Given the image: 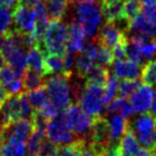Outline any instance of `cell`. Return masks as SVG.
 <instances>
[{
    "mask_svg": "<svg viewBox=\"0 0 156 156\" xmlns=\"http://www.w3.org/2000/svg\"><path fill=\"white\" fill-rule=\"evenodd\" d=\"M70 78L71 76L61 72L58 76L50 78L45 83L50 102L60 112H63L71 104V93L68 84Z\"/></svg>",
    "mask_w": 156,
    "mask_h": 156,
    "instance_id": "6da1fadb",
    "label": "cell"
},
{
    "mask_svg": "<svg viewBox=\"0 0 156 156\" xmlns=\"http://www.w3.org/2000/svg\"><path fill=\"white\" fill-rule=\"evenodd\" d=\"M68 28L60 19H52L46 32L44 44L47 54L63 56L67 52Z\"/></svg>",
    "mask_w": 156,
    "mask_h": 156,
    "instance_id": "7a4b0ae2",
    "label": "cell"
},
{
    "mask_svg": "<svg viewBox=\"0 0 156 156\" xmlns=\"http://www.w3.org/2000/svg\"><path fill=\"white\" fill-rule=\"evenodd\" d=\"M138 142L144 148L156 151V117L153 113H142L133 124H131Z\"/></svg>",
    "mask_w": 156,
    "mask_h": 156,
    "instance_id": "3957f363",
    "label": "cell"
},
{
    "mask_svg": "<svg viewBox=\"0 0 156 156\" xmlns=\"http://www.w3.org/2000/svg\"><path fill=\"white\" fill-rule=\"evenodd\" d=\"M78 21H80L85 29V34L88 38H93L98 33V27L102 21V10L99 4L79 3L76 8Z\"/></svg>",
    "mask_w": 156,
    "mask_h": 156,
    "instance_id": "277c9868",
    "label": "cell"
},
{
    "mask_svg": "<svg viewBox=\"0 0 156 156\" xmlns=\"http://www.w3.org/2000/svg\"><path fill=\"white\" fill-rule=\"evenodd\" d=\"M66 124L78 137L86 135L90 131L94 117L87 114L79 104H70L63 111Z\"/></svg>",
    "mask_w": 156,
    "mask_h": 156,
    "instance_id": "5b68a950",
    "label": "cell"
},
{
    "mask_svg": "<svg viewBox=\"0 0 156 156\" xmlns=\"http://www.w3.org/2000/svg\"><path fill=\"white\" fill-rule=\"evenodd\" d=\"M103 96H104V87L85 83L84 90L79 97V105L93 117L100 116L104 106Z\"/></svg>",
    "mask_w": 156,
    "mask_h": 156,
    "instance_id": "8992f818",
    "label": "cell"
},
{
    "mask_svg": "<svg viewBox=\"0 0 156 156\" xmlns=\"http://www.w3.org/2000/svg\"><path fill=\"white\" fill-rule=\"evenodd\" d=\"M46 135L58 146L70 144L79 138L66 124L63 112H60L55 117L49 120L46 129Z\"/></svg>",
    "mask_w": 156,
    "mask_h": 156,
    "instance_id": "52a82bcc",
    "label": "cell"
},
{
    "mask_svg": "<svg viewBox=\"0 0 156 156\" xmlns=\"http://www.w3.org/2000/svg\"><path fill=\"white\" fill-rule=\"evenodd\" d=\"M98 54V47L94 44L88 43L83 46L80 54L76 60V73L80 78H86L88 72L94 67V63Z\"/></svg>",
    "mask_w": 156,
    "mask_h": 156,
    "instance_id": "ba28073f",
    "label": "cell"
},
{
    "mask_svg": "<svg viewBox=\"0 0 156 156\" xmlns=\"http://www.w3.org/2000/svg\"><path fill=\"white\" fill-rule=\"evenodd\" d=\"M13 17H14L16 29L23 33L33 34L35 23H36V16L32 8L18 4L13 10Z\"/></svg>",
    "mask_w": 156,
    "mask_h": 156,
    "instance_id": "9c48e42d",
    "label": "cell"
},
{
    "mask_svg": "<svg viewBox=\"0 0 156 156\" xmlns=\"http://www.w3.org/2000/svg\"><path fill=\"white\" fill-rule=\"evenodd\" d=\"M89 139L103 149H106L109 146H112L108 120L106 118L101 115L94 117Z\"/></svg>",
    "mask_w": 156,
    "mask_h": 156,
    "instance_id": "30bf717a",
    "label": "cell"
},
{
    "mask_svg": "<svg viewBox=\"0 0 156 156\" xmlns=\"http://www.w3.org/2000/svg\"><path fill=\"white\" fill-rule=\"evenodd\" d=\"M33 129H34V126H33L32 120L21 118L17 121L4 125L2 135H3V139L4 138H15V139L26 142L28 138L31 136Z\"/></svg>",
    "mask_w": 156,
    "mask_h": 156,
    "instance_id": "8fae6325",
    "label": "cell"
},
{
    "mask_svg": "<svg viewBox=\"0 0 156 156\" xmlns=\"http://www.w3.org/2000/svg\"><path fill=\"white\" fill-rule=\"evenodd\" d=\"M153 101V90L150 85L142 84L138 86L135 93L131 96V103L136 113H146L151 108Z\"/></svg>",
    "mask_w": 156,
    "mask_h": 156,
    "instance_id": "7c38bea8",
    "label": "cell"
},
{
    "mask_svg": "<svg viewBox=\"0 0 156 156\" xmlns=\"http://www.w3.org/2000/svg\"><path fill=\"white\" fill-rule=\"evenodd\" d=\"M127 31L131 32L132 35H141L156 41V27L140 13L129 23Z\"/></svg>",
    "mask_w": 156,
    "mask_h": 156,
    "instance_id": "4fadbf2b",
    "label": "cell"
},
{
    "mask_svg": "<svg viewBox=\"0 0 156 156\" xmlns=\"http://www.w3.org/2000/svg\"><path fill=\"white\" fill-rule=\"evenodd\" d=\"M114 67L113 71L114 74L117 76L118 79L121 80H135L138 79L140 74L139 69V64L132 60H115L114 61Z\"/></svg>",
    "mask_w": 156,
    "mask_h": 156,
    "instance_id": "5bb4252c",
    "label": "cell"
},
{
    "mask_svg": "<svg viewBox=\"0 0 156 156\" xmlns=\"http://www.w3.org/2000/svg\"><path fill=\"white\" fill-rule=\"evenodd\" d=\"M85 29L83 25L78 20L71 21L68 28V43L67 50L72 51L73 53L80 52L84 46L85 41Z\"/></svg>",
    "mask_w": 156,
    "mask_h": 156,
    "instance_id": "9a60e30c",
    "label": "cell"
},
{
    "mask_svg": "<svg viewBox=\"0 0 156 156\" xmlns=\"http://www.w3.org/2000/svg\"><path fill=\"white\" fill-rule=\"evenodd\" d=\"M1 114L5 124L12 123L17 120L21 119V104H20V96L18 94H13L5 101L1 107Z\"/></svg>",
    "mask_w": 156,
    "mask_h": 156,
    "instance_id": "2e32d148",
    "label": "cell"
},
{
    "mask_svg": "<svg viewBox=\"0 0 156 156\" xmlns=\"http://www.w3.org/2000/svg\"><path fill=\"white\" fill-rule=\"evenodd\" d=\"M125 35L122 30H120L114 23H106L102 26L98 36V43L102 46H105L107 48H113L122 36Z\"/></svg>",
    "mask_w": 156,
    "mask_h": 156,
    "instance_id": "e0dca14e",
    "label": "cell"
},
{
    "mask_svg": "<svg viewBox=\"0 0 156 156\" xmlns=\"http://www.w3.org/2000/svg\"><path fill=\"white\" fill-rule=\"evenodd\" d=\"M0 156H27L26 142L15 138H4L0 147Z\"/></svg>",
    "mask_w": 156,
    "mask_h": 156,
    "instance_id": "ac0fdd59",
    "label": "cell"
},
{
    "mask_svg": "<svg viewBox=\"0 0 156 156\" xmlns=\"http://www.w3.org/2000/svg\"><path fill=\"white\" fill-rule=\"evenodd\" d=\"M119 147L123 152L129 153V154L134 156H137L140 148H141L139 146V142H138L137 138H136L134 129L132 127V125L129 124V122L127 124L126 129H125L124 134L122 135L121 139L119 141Z\"/></svg>",
    "mask_w": 156,
    "mask_h": 156,
    "instance_id": "d6986e66",
    "label": "cell"
},
{
    "mask_svg": "<svg viewBox=\"0 0 156 156\" xmlns=\"http://www.w3.org/2000/svg\"><path fill=\"white\" fill-rule=\"evenodd\" d=\"M101 10L106 23H114L116 26L122 23H129L122 16V1L109 4H101Z\"/></svg>",
    "mask_w": 156,
    "mask_h": 156,
    "instance_id": "ffe728a7",
    "label": "cell"
},
{
    "mask_svg": "<svg viewBox=\"0 0 156 156\" xmlns=\"http://www.w3.org/2000/svg\"><path fill=\"white\" fill-rule=\"evenodd\" d=\"M129 121L126 118L121 115L112 116L108 119L109 134H111V142L112 144H119L122 135L124 134Z\"/></svg>",
    "mask_w": 156,
    "mask_h": 156,
    "instance_id": "44dd1931",
    "label": "cell"
},
{
    "mask_svg": "<svg viewBox=\"0 0 156 156\" xmlns=\"http://www.w3.org/2000/svg\"><path fill=\"white\" fill-rule=\"evenodd\" d=\"M6 63L9 66H11L13 70H14L15 74L18 78H23L25 74L26 70L28 69L27 65V55L25 54L23 49H17L15 50L13 53H11L8 58H5Z\"/></svg>",
    "mask_w": 156,
    "mask_h": 156,
    "instance_id": "7402d4cb",
    "label": "cell"
},
{
    "mask_svg": "<svg viewBox=\"0 0 156 156\" xmlns=\"http://www.w3.org/2000/svg\"><path fill=\"white\" fill-rule=\"evenodd\" d=\"M27 65L28 68L39 72L43 76L45 74V54L41 52L37 46L28 50L27 54Z\"/></svg>",
    "mask_w": 156,
    "mask_h": 156,
    "instance_id": "603a6c76",
    "label": "cell"
},
{
    "mask_svg": "<svg viewBox=\"0 0 156 156\" xmlns=\"http://www.w3.org/2000/svg\"><path fill=\"white\" fill-rule=\"evenodd\" d=\"M109 78V72L105 67L101 65L94 66L86 76V84H94L101 87H105Z\"/></svg>",
    "mask_w": 156,
    "mask_h": 156,
    "instance_id": "cb8c5ba5",
    "label": "cell"
},
{
    "mask_svg": "<svg viewBox=\"0 0 156 156\" xmlns=\"http://www.w3.org/2000/svg\"><path fill=\"white\" fill-rule=\"evenodd\" d=\"M45 76H43L39 72L35 71L33 69L28 68L26 70L25 74L21 79H23V87L25 90L30 91L33 89H36L41 86L45 85V80H44Z\"/></svg>",
    "mask_w": 156,
    "mask_h": 156,
    "instance_id": "d4e9b609",
    "label": "cell"
},
{
    "mask_svg": "<svg viewBox=\"0 0 156 156\" xmlns=\"http://www.w3.org/2000/svg\"><path fill=\"white\" fill-rule=\"evenodd\" d=\"M47 137L46 135V131L44 129H34L29 138L27 140V144H26V148H27V153L29 156H37L39 152V149H41V142L44 141V139Z\"/></svg>",
    "mask_w": 156,
    "mask_h": 156,
    "instance_id": "484cf974",
    "label": "cell"
},
{
    "mask_svg": "<svg viewBox=\"0 0 156 156\" xmlns=\"http://www.w3.org/2000/svg\"><path fill=\"white\" fill-rule=\"evenodd\" d=\"M86 141V137H79L72 142L58 146L55 156H81V151Z\"/></svg>",
    "mask_w": 156,
    "mask_h": 156,
    "instance_id": "4316f807",
    "label": "cell"
},
{
    "mask_svg": "<svg viewBox=\"0 0 156 156\" xmlns=\"http://www.w3.org/2000/svg\"><path fill=\"white\" fill-rule=\"evenodd\" d=\"M64 70V58L55 54L45 55V74L61 73Z\"/></svg>",
    "mask_w": 156,
    "mask_h": 156,
    "instance_id": "83f0119b",
    "label": "cell"
},
{
    "mask_svg": "<svg viewBox=\"0 0 156 156\" xmlns=\"http://www.w3.org/2000/svg\"><path fill=\"white\" fill-rule=\"evenodd\" d=\"M27 94V98L29 100L30 104L33 106V108L38 109L39 107L43 104H45L49 98H48V94H47V89H46V86H41L36 89H33V90L27 91L26 93Z\"/></svg>",
    "mask_w": 156,
    "mask_h": 156,
    "instance_id": "f1b7e54d",
    "label": "cell"
},
{
    "mask_svg": "<svg viewBox=\"0 0 156 156\" xmlns=\"http://www.w3.org/2000/svg\"><path fill=\"white\" fill-rule=\"evenodd\" d=\"M68 0H50L48 1V14L50 19H61L66 13Z\"/></svg>",
    "mask_w": 156,
    "mask_h": 156,
    "instance_id": "f546056e",
    "label": "cell"
},
{
    "mask_svg": "<svg viewBox=\"0 0 156 156\" xmlns=\"http://www.w3.org/2000/svg\"><path fill=\"white\" fill-rule=\"evenodd\" d=\"M140 12H141V3L139 0H123L122 1V16L126 21L129 23Z\"/></svg>",
    "mask_w": 156,
    "mask_h": 156,
    "instance_id": "4dcf8cb0",
    "label": "cell"
},
{
    "mask_svg": "<svg viewBox=\"0 0 156 156\" xmlns=\"http://www.w3.org/2000/svg\"><path fill=\"white\" fill-rule=\"evenodd\" d=\"M141 80L144 84L156 87V61H150L141 70Z\"/></svg>",
    "mask_w": 156,
    "mask_h": 156,
    "instance_id": "1f68e13d",
    "label": "cell"
},
{
    "mask_svg": "<svg viewBox=\"0 0 156 156\" xmlns=\"http://www.w3.org/2000/svg\"><path fill=\"white\" fill-rule=\"evenodd\" d=\"M138 86H139V81L137 79H135V80H127V79L122 80L118 85V94L121 98L127 99L135 93Z\"/></svg>",
    "mask_w": 156,
    "mask_h": 156,
    "instance_id": "d6a6232c",
    "label": "cell"
},
{
    "mask_svg": "<svg viewBox=\"0 0 156 156\" xmlns=\"http://www.w3.org/2000/svg\"><path fill=\"white\" fill-rule=\"evenodd\" d=\"M118 78L113 74V76H109L107 83L104 87V96H103V102L104 105L107 104L112 99H114V97L116 96V94L118 93Z\"/></svg>",
    "mask_w": 156,
    "mask_h": 156,
    "instance_id": "836d02e7",
    "label": "cell"
},
{
    "mask_svg": "<svg viewBox=\"0 0 156 156\" xmlns=\"http://www.w3.org/2000/svg\"><path fill=\"white\" fill-rule=\"evenodd\" d=\"M49 23H50V18L36 19L33 35H34L35 39H36L37 45L44 44V39H45V35L48 30V27H49Z\"/></svg>",
    "mask_w": 156,
    "mask_h": 156,
    "instance_id": "e575fe53",
    "label": "cell"
},
{
    "mask_svg": "<svg viewBox=\"0 0 156 156\" xmlns=\"http://www.w3.org/2000/svg\"><path fill=\"white\" fill-rule=\"evenodd\" d=\"M96 61L98 62V65H101L103 67H107V66L113 65L115 58H114L113 52L109 50V48L100 45V48L98 49V54H97Z\"/></svg>",
    "mask_w": 156,
    "mask_h": 156,
    "instance_id": "d590c367",
    "label": "cell"
},
{
    "mask_svg": "<svg viewBox=\"0 0 156 156\" xmlns=\"http://www.w3.org/2000/svg\"><path fill=\"white\" fill-rule=\"evenodd\" d=\"M87 138L82 148V151H81V156H102L105 149L101 148L100 146L93 142L90 139L87 141Z\"/></svg>",
    "mask_w": 156,
    "mask_h": 156,
    "instance_id": "8d00e7d4",
    "label": "cell"
},
{
    "mask_svg": "<svg viewBox=\"0 0 156 156\" xmlns=\"http://www.w3.org/2000/svg\"><path fill=\"white\" fill-rule=\"evenodd\" d=\"M58 146L56 144H54L53 141L49 139L48 137H46L44 139V141L41 142V149L37 156H55L56 152H58Z\"/></svg>",
    "mask_w": 156,
    "mask_h": 156,
    "instance_id": "74e56055",
    "label": "cell"
},
{
    "mask_svg": "<svg viewBox=\"0 0 156 156\" xmlns=\"http://www.w3.org/2000/svg\"><path fill=\"white\" fill-rule=\"evenodd\" d=\"M12 23V13L9 9L0 8V33H6Z\"/></svg>",
    "mask_w": 156,
    "mask_h": 156,
    "instance_id": "f35d334b",
    "label": "cell"
},
{
    "mask_svg": "<svg viewBox=\"0 0 156 156\" xmlns=\"http://www.w3.org/2000/svg\"><path fill=\"white\" fill-rule=\"evenodd\" d=\"M127 44H129V41H127L126 36L123 35L122 38L113 47V55L115 58V60H121L126 56V49H127Z\"/></svg>",
    "mask_w": 156,
    "mask_h": 156,
    "instance_id": "ab89813d",
    "label": "cell"
},
{
    "mask_svg": "<svg viewBox=\"0 0 156 156\" xmlns=\"http://www.w3.org/2000/svg\"><path fill=\"white\" fill-rule=\"evenodd\" d=\"M126 56H129V60L134 61L137 64H141L144 62V56H142L141 52H140L139 48L137 47L135 43L133 41H129L127 44V49H126Z\"/></svg>",
    "mask_w": 156,
    "mask_h": 156,
    "instance_id": "60d3db41",
    "label": "cell"
},
{
    "mask_svg": "<svg viewBox=\"0 0 156 156\" xmlns=\"http://www.w3.org/2000/svg\"><path fill=\"white\" fill-rule=\"evenodd\" d=\"M37 111H38L44 117L47 118L48 120H51L52 118H54L58 113H60V111H58V109L50 102V100H48L45 104L41 105Z\"/></svg>",
    "mask_w": 156,
    "mask_h": 156,
    "instance_id": "b9f144b4",
    "label": "cell"
},
{
    "mask_svg": "<svg viewBox=\"0 0 156 156\" xmlns=\"http://www.w3.org/2000/svg\"><path fill=\"white\" fill-rule=\"evenodd\" d=\"M5 87V89L8 90V93L10 94V96L13 94H18L21 93V90L23 89V81L20 78H15L12 81H10L9 83L3 85Z\"/></svg>",
    "mask_w": 156,
    "mask_h": 156,
    "instance_id": "7bdbcfd3",
    "label": "cell"
},
{
    "mask_svg": "<svg viewBox=\"0 0 156 156\" xmlns=\"http://www.w3.org/2000/svg\"><path fill=\"white\" fill-rule=\"evenodd\" d=\"M74 64H76V62H74L73 52L67 50L66 54L64 55V70L62 73L66 74V76H71L72 68H73Z\"/></svg>",
    "mask_w": 156,
    "mask_h": 156,
    "instance_id": "ee69618b",
    "label": "cell"
},
{
    "mask_svg": "<svg viewBox=\"0 0 156 156\" xmlns=\"http://www.w3.org/2000/svg\"><path fill=\"white\" fill-rule=\"evenodd\" d=\"M124 100H125L124 98H121V97L118 96L117 98H115L114 100L109 101L106 106V115H114V114L120 112Z\"/></svg>",
    "mask_w": 156,
    "mask_h": 156,
    "instance_id": "f6af8a7d",
    "label": "cell"
},
{
    "mask_svg": "<svg viewBox=\"0 0 156 156\" xmlns=\"http://www.w3.org/2000/svg\"><path fill=\"white\" fill-rule=\"evenodd\" d=\"M15 78H18V76L15 74L14 70L11 68V66H3L0 69V83L2 85L6 84Z\"/></svg>",
    "mask_w": 156,
    "mask_h": 156,
    "instance_id": "bcb514c9",
    "label": "cell"
},
{
    "mask_svg": "<svg viewBox=\"0 0 156 156\" xmlns=\"http://www.w3.org/2000/svg\"><path fill=\"white\" fill-rule=\"evenodd\" d=\"M34 13L35 16H36V19H41V18H50L49 14H48V8L47 4L45 3V0H41L38 1L36 4L34 5Z\"/></svg>",
    "mask_w": 156,
    "mask_h": 156,
    "instance_id": "7dc6e473",
    "label": "cell"
},
{
    "mask_svg": "<svg viewBox=\"0 0 156 156\" xmlns=\"http://www.w3.org/2000/svg\"><path fill=\"white\" fill-rule=\"evenodd\" d=\"M141 12L146 16V18L156 27V5L141 6Z\"/></svg>",
    "mask_w": 156,
    "mask_h": 156,
    "instance_id": "c3c4849f",
    "label": "cell"
},
{
    "mask_svg": "<svg viewBox=\"0 0 156 156\" xmlns=\"http://www.w3.org/2000/svg\"><path fill=\"white\" fill-rule=\"evenodd\" d=\"M120 113H121V116H123V117L126 118V119L129 117V116H133V114L135 113V109H134L131 101L125 99L123 104H122V106H121V109H120Z\"/></svg>",
    "mask_w": 156,
    "mask_h": 156,
    "instance_id": "681fc988",
    "label": "cell"
},
{
    "mask_svg": "<svg viewBox=\"0 0 156 156\" xmlns=\"http://www.w3.org/2000/svg\"><path fill=\"white\" fill-rule=\"evenodd\" d=\"M19 4V0H0V8L14 10Z\"/></svg>",
    "mask_w": 156,
    "mask_h": 156,
    "instance_id": "f907efd6",
    "label": "cell"
},
{
    "mask_svg": "<svg viewBox=\"0 0 156 156\" xmlns=\"http://www.w3.org/2000/svg\"><path fill=\"white\" fill-rule=\"evenodd\" d=\"M10 98V94L5 89V87L0 83V109H1L2 105L5 103V101Z\"/></svg>",
    "mask_w": 156,
    "mask_h": 156,
    "instance_id": "816d5d0a",
    "label": "cell"
},
{
    "mask_svg": "<svg viewBox=\"0 0 156 156\" xmlns=\"http://www.w3.org/2000/svg\"><path fill=\"white\" fill-rule=\"evenodd\" d=\"M38 1H41V0H19V4L29 6V8H33Z\"/></svg>",
    "mask_w": 156,
    "mask_h": 156,
    "instance_id": "f5cc1de1",
    "label": "cell"
},
{
    "mask_svg": "<svg viewBox=\"0 0 156 156\" xmlns=\"http://www.w3.org/2000/svg\"><path fill=\"white\" fill-rule=\"evenodd\" d=\"M141 6H153L156 5V0H139Z\"/></svg>",
    "mask_w": 156,
    "mask_h": 156,
    "instance_id": "db71d44e",
    "label": "cell"
},
{
    "mask_svg": "<svg viewBox=\"0 0 156 156\" xmlns=\"http://www.w3.org/2000/svg\"><path fill=\"white\" fill-rule=\"evenodd\" d=\"M96 0H68V3H91V2H94Z\"/></svg>",
    "mask_w": 156,
    "mask_h": 156,
    "instance_id": "11a10c76",
    "label": "cell"
},
{
    "mask_svg": "<svg viewBox=\"0 0 156 156\" xmlns=\"http://www.w3.org/2000/svg\"><path fill=\"white\" fill-rule=\"evenodd\" d=\"M4 125H5V122H4L3 117H2V114H1V111H0V133H2V131H3Z\"/></svg>",
    "mask_w": 156,
    "mask_h": 156,
    "instance_id": "9f6ffc18",
    "label": "cell"
},
{
    "mask_svg": "<svg viewBox=\"0 0 156 156\" xmlns=\"http://www.w3.org/2000/svg\"><path fill=\"white\" fill-rule=\"evenodd\" d=\"M5 63H6V61H5V58H4V55L3 54L0 52V69H1L3 66H5Z\"/></svg>",
    "mask_w": 156,
    "mask_h": 156,
    "instance_id": "6f0895ef",
    "label": "cell"
},
{
    "mask_svg": "<svg viewBox=\"0 0 156 156\" xmlns=\"http://www.w3.org/2000/svg\"><path fill=\"white\" fill-rule=\"evenodd\" d=\"M118 1H122V0H101V4H109Z\"/></svg>",
    "mask_w": 156,
    "mask_h": 156,
    "instance_id": "680465c9",
    "label": "cell"
},
{
    "mask_svg": "<svg viewBox=\"0 0 156 156\" xmlns=\"http://www.w3.org/2000/svg\"><path fill=\"white\" fill-rule=\"evenodd\" d=\"M153 114L156 117V91L154 94V102H153Z\"/></svg>",
    "mask_w": 156,
    "mask_h": 156,
    "instance_id": "91938a15",
    "label": "cell"
},
{
    "mask_svg": "<svg viewBox=\"0 0 156 156\" xmlns=\"http://www.w3.org/2000/svg\"><path fill=\"white\" fill-rule=\"evenodd\" d=\"M118 156H134V155H131V154H129V153H125V152H123V151L121 150V149H120Z\"/></svg>",
    "mask_w": 156,
    "mask_h": 156,
    "instance_id": "94428289",
    "label": "cell"
},
{
    "mask_svg": "<svg viewBox=\"0 0 156 156\" xmlns=\"http://www.w3.org/2000/svg\"><path fill=\"white\" fill-rule=\"evenodd\" d=\"M2 142H3V135H2V133H0V147H1Z\"/></svg>",
    "mask_w": 156,
    "mask_h": 156,
    "instance_id": "6125c7cd",
    "label": "cell"
},
{
    "mask_svg": "<svg viewBox=\"0 0 156 156\" xmlns=\"http://www.w3.org/2000/svg\"><path fill=\"white\" fill-rule=\"evenodd\" d=\"M149 156H156V153L154 152V153H152V154H151V155H149Z\"/></svg>",
    "mask_w": 156,
    "mask_h": 156,
    "instance_id": "be15d7a7",
    "label": "cell"
},
{
    "mask_svg": "<svg viewBox=\"0 0 156 156\" xmlns=\"http://www.w3.org/2000/svg\"><path fill=\"white\" fill-rule=\"evenodd\" d=\"M1 39H2V38H1V35H0V41H1Z\"/></svg>",
    "mask_w": 156,
    "mask_h": 156,
    "instance_id": "e7e4bbea",
    "label": "cell"
},
{
    "mask_svg": "<svg viewBox=\"0 0 156 156\" xmlns=\"http://www.w3.org/2000/svg\"><path fill=\"white\" fill-rule=\"evenodd\" d=\"M45 1H47V2H48V1H50V0H45Z\"/></svg>",
    "mask_w": 156,
    "mask_h": 156,
    "instance_id": "03108f58",
    "label": "cell"
},
{
    "mask_svg": "<svg viewBox=\"0 0 156 156\" xmlns=\"http://www.w3.org/2000/svg\"><path fill=\"white\" fill-rule=\"evenodd\" d=\"M155 153H156V151H155Z\"/></svg>",
    "mask_w": 156,
    "mask_h": 156,
    "instance_id": "003e7915",
    "label": "cell"
}]
</instances>
